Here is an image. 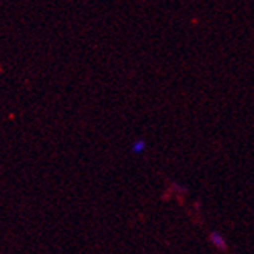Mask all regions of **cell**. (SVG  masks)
<instances>
[{
    "instance_id": "obj_1",
    "label": "cell",
    "mask_w": 254,
    "mask_h": 254,
    "mask_svg": "<svg viewBox=\"0 0 254 254\" xmlns=\"http://www.w3.org/2000/svg\"><path fill=\"white\" fill-rule=\"evenodd\" d=\"M209 242L214 248H217L219 251H226L228 250V242L226 239L219 233V231H212L209 234Z\"/></svg>"
}]
</instances>
